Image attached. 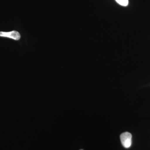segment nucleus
Listing matches in <instances>:
<instances>
[{
	"instance_id": "obj_1",
	"label": "nucleus",
	"mask_w": 150,
	"mask_h": 150,
	"mask_svg": "<svg viewBox=\"0 0 150 150\" xmlns=\"http://www.w3.org/2000/svg\"><path fill=\"white\" fill-rule=\"evenodd\" d=\"M120 139L122 145L124 148H129L132 144V135L129 132L122 133L120 136Z\"/></svg>"
},
{
	"instance_id": "obj_2",
	"label": "nucleus",
	"mask_w": 150,
	"mask_h": 150,
	"mask_svg": "<svg viewBox=\"0 0 150 150\" xmlns=\"http://www.w3.org/2000/svg\"><path fill=\"white\" fill-rule=\"evenodd\" d=\"M0 37L8 38L13 40H18L20 39V34L16 30H13L10 32L0 31Z\"/></svg>"
},
{
	"instance_id": "obj_3",
	"label": "nucleus",
	"mask_w": 150,
	"mask_h": 150,
	"mask_svg": "<svg viewBox=\"0 0 150 150\" xmlns=\"http://www.w3.org/2000/svg\"><path fill=\"white\" fill-rule=\"evenodd\" d=\"M115 1L119 5L123 6H126L129 4V0H115Z\"/></svg>"
},
{
	"instance_id": "obj_4",
	"label": "nucleus",
	"mask_w": 150,
	"mask_h": 150,
	"mask_svg": "<svg viewBox=\"0 0 150 150\" xmlns=\"http://www.w3.org/2000/svg\"><path fill=\"white\" fill-rule=\"evenodd\" d=\"M83 150V149H81V150Z\"/></svg>"
}]
</instances>
